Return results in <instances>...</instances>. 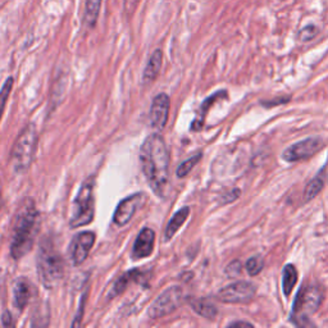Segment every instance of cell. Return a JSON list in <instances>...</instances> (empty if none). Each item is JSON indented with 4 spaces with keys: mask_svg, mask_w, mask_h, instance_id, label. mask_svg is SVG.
Here are the masks:
<instances>
[{
    "mask_svg": "<svg viewBox=\"0 0 328 328\" xmlns=\"http://www.w3.org/2000/svg\"><path fill=\"white\" fill-rule=\"evenodd\" d=\"M140 163L144 176L158 197L167 196L169 188V153L159 134L148 136L140 149Z\"/></svg>",
    "mask_w": 328,
    "mask_h": 328,
    "instance_id": "1",
    "label": "cell"
},
{
    "mask_svg": "<svg viewBox=\"0 0 328 328\" xmlns=\"http://www.w3.org/2000/svg\"><path fill=\"white\" fill-rule=\"evenodd\" d=\"M39 232V211L34 200L27 197L20 204L12 230L11 254L15 259H21L29 254Z\"/></svg>",
    "mask_w": 328,
    "mask_h": 328,
    "instance_id": "2",
    "label": "cell"
},
{
    "mask_svg": "<svg viewBox=\"0 0 328 328\" xmlns=\"http://www.w3.org/2000/svg\"><path fill=\"white\" fill-rule=\"evenodd\" d=\"M37 273L45 288L57 287L64 276V260L49 239L41 241L37 254Z\"/></svg>",
    "mask_w": 328,
    "mask_h": 328,
    "instance_id": "3",
    "label": "cell"
},
{
    "mask_svg": "<svg viewBox=\"0 0 328 328\" xmlns=\"http://www.w3.org/2000/svg\"><path fill=\"white\" fill-rule=\"evenodd\" d=\"M37 148V130L34 123L27 125L18 135L11 154V166L17 173H23L31 166Z\"/></svg>",
    "mask_w": 328,
    "mask_h": 328,
    "instance_id": "4",
    "label": "cell"
},
{
    "mask_svg": "<svg viewBox=\"0 0 328 328\" xmlns=\"http://www.w3.org/2000/svg\"><path fill=\"white\" fill-rule=\"evenodd\" d=\"M322 301L323 291L318 286H308L300 290L294 302L291 320L296 325H301V327L314 325V323L309 320V317L319 309Z\"/></svg>",
    "mask_w": 328,
    "mask_h": 328,
    "instance_id": "5",
    "label": "cell"
},
{
    "mask_svg": "<svg viewBox=\"0 0 328 328\" xmlns=\"http://www.w3.org/2000/svg\"><path fill=\"white\" fill-rule=\"evenodd\" d=\"M95 178L90 177L82 183L77 196L74 199L72 217L69 221L71 229H78L92 222L95 215Z\"/></svg>",
    "mask_w": 328,
    "mask_h": 328,
    "instance_id": "6",
    "label": "cell"
},
{
    "mask_svg": "<svg viewBox=\"0 0 328 328\" xmlns=\"http://www.w3.org/2000/svg\"><path fill=\"white\" fill-rule=\"evenodd\" d=\"M185 300V294L180 286H172L162 292L151 304L148 314L151 319H159L173 313Z\"/></svg>",
    "mask_w": 328,
    "mask_h": 328,
    "instance_id": "7",
    "label": "cell"
},
{
    "mask_svg": "<svg viewBox=\"0 0 328 328\" xmlns=\"http://www.w3.org/2000/svg\"><path fill=\"white\" fill-rule=\"evenodd\" d=\"M257 287L254 283L237 281L220 290L217 299L226 304H245L254 299Z\"/></svg>",
    "mask_w": 328,
    "mask_h": 328,
    "instance_id": "8",
    "label": "cell"
},
{
    "mask_svg": "<svg viewBox=\"0 0 328 328\" xmlns=\"http://www.w3.org/2000/svg\"><path fill=\"white\" fill-rule=\"evenodd\" d=\"M323 146V141L319 137H308L305 140L297 141V143L292 144L291 146H288L285 151H283L282 158L286 162L294 163V162H301L308 158L313 157L317 151H319Z\"/></svg>",
    "mask_w": 328,
    "mask_h": 328,
    "instance_id": "9",
    "label": "cell"
},
{
    "mask_svg": "<svg viewBox=\"0 0 328 328\" xmlns=\"http://www.w3.org/2000/svg\"><path fill=\"white\" fill-rule=\"evenodd\" d=\"M169 116V97L168 95L162 92L153 99L149 113V122L155 131L160 132L167 125Z\"/></svg>",
    "mask_w": 328,
    "mask_h": 328,
    "instance_id": "10",
    "label": "cell"
},
{
    "mask_svg": "<svg viewBox=\"0 0 328 328\" xmlns=\"http://www.w3.org/2000/svg\"><path fill=\"white\" fill-rule=\"evenodd\" d=\"M145 200V195L144 194H134L131 196L126 197L118 204L117 209L113 215V222L118 227H125L130 221L132 220L134 214L136 213L137 209L140 208L141 204Z\"/></svg>",
    "mask_w": 328,
    "mask_h": 328,
    "instance_id": "11",
    "label": "cell"
},
{
    "mask_svg": "<svg viewBox=\"0 0 328 328\" xmlns=\"http://www.w3.org/2000/svg\"><path fill=\"white\" fill-rule=\"evenodd\" d=\"M94 243H95L94 232L85 231L74 236V239L72 240L71 243L69 253H71L72 262H73L76 266L82 264V263L87 259L90 251H91L92 246H94Z\"/></svg>",
    "mask_w": 328,
    "mask_h": 328,
    "instance_id": "12",
    "label": "cell"
},
{
    "mask_svg": "<svg viewBox=\"0 0 328 328\" xmlns=\"http://www.w3.org/2000/svg\"><path fill=\"white\" fill-rule=\"evenodd\" d=\"M155 232L149 227H145L137 235L135 240L134 248H132V258L134 259H144L151 255L154 250Z\"/></svg>",
    "mask_w": 328,
    "mask_h": 328,
    "instance_id": "13",
    "label": "cell"
},
{
    "mask_svg": "<svg viewBox=\"0 0 328 328\" xmlns=\"http://www.w3.org/2000/svg\"><path fill=\"white\" fill-rule=\"evenodd\" d=\"M32 296V285L25 277H20L15 283V304L18 310L26 308Z\"/></svg>",
    "mask_w": 328,
    "mask_h": 328,
    "instance_id": "14",
    "label": "cell"
},
{
    "mask_svg": "<svg viewBox=\"0 0 328 328\" xmlns=\"http://www.w3.org/2000/svg\"><path fill=\"white\" fill-rule=\"evenodd\" d=\"M187 301L195 313L206 318V319L213 320L218 315L217 306L214 305L210 300L203 299V297H190Z\"/></svg>",
    "mask_w": 328,
    "mask_h": 328,
    "instance_id": "15",
    "label": "cell"
},
{
    "mask_svg": "<svg viewBox=\"0 0 328 328\" xmlns=\"http://www.w3.org/2000/svg\"><path fill=\"white\" fill-rule=\"evenodd\" d=\"M163 63V52L157 49L153 54H151L150 59H149L148 64H146L145 69H144L143 80L145 83H151L157 80L158 74H159L160 68H162Z\"/></svg>",
    "mask_w": 328,
    "mask_h": 328,
    "instance_id": "16",
    "label": "cell"
},
{
    "mask_svg": "<svg viewBox=\"0 0 328 328\" xmlns=\"http://www.w3.org/2000/svg\"><path fill=\"white\" fill-rule=\"evenodd\" d=\"M188 214H190V208L188 206H183L182 209L174 214L173 217L171 218V221L167 225L166 232H164V236H166V240H171L172 237L174 236V234L178 231V230L182 227L183 223L187 220Z\"/></svg>",
    "mask_w": 328,
    "mask_h": 328,
    "instance_id": "17",
    "label": "cell"
},
{
    "mask_svg": "<svg viewBox=\"0 0 328 328\" xmlns=\"http://www.w3.org/2000/svg\"><path fill=\"white\" fill-rule=\"evenodd\" d=\"M140 276H141L140 271H137V269L126 272L125 274H122V276H121L120 278L116 281V283L113 285V288H112L111 294H109V297H115L116 295L122 294L126 288L129 287L130 283L134 282V281H139Z\"/></svg>",
    "mask_w": 328,
    "mask_h": 328,
    "instance_id": "18",
    "label": "cell"
},
{
    "mask_svg": "<svg viewBox=\"0 0 328 328\" xmlns=\"http://www.w3.org/2000/svg\"><path fill=\"white\" fill-rule=\"evenodd\" d=\"M103 0H86L85 13H83V23L87 29H94L99 18L100 7Z\"/></svg>",
    "mask_w": 328,
    "mask_h": 328,
    "instance_id": "19",
    "label": "cell"
},
{
    "mask_svg": "<svg viewBox=\"0 0 328 328\" xmlns=\"http://www.w3.org/2000/svg\"><path fill=\"white\" fill-rule=\"evenodd\" d=\"M297 282V271L292 264H287V266L283 268L282 273V288H283V294L286 296L291 294L292 290H294L295 285Z\"/></svg>",
    "mask_w": 328,
    "mask_h": 328,
    "instance_id": "20",
    "label": "cell"
},
{
    "mask_svg": "<svg viewBox=\"0 0 328 328\" xmlns=\"http://www.w3.org/2000/svg\"><path fill=\"white\" fill-rule=\"evenodd\" d=\"M323 187H324V181H323V178H320L319 176L314 177L313 180L306 185L305 190H304V199H305V201H310V200L315 199V197L322 192Z\"/></svg>",
    "mask_w": 328,
    "mask_h": 328,
    "instance_id": "21",
    "label": "cell"
},
{
    "mask_svg": "<svg viewBox=\"0 0 328 328\" xmlns=\"http://www.w3.org/2000/svg\"><path fill=\"white\" fill-rule=\"evenodd\" d=\"M223 96H227V91H218L215 92L214 95H211L210 97H208V99L205 100L203 103V105H201V109H200V115H201V118H199V120L194 121V125H192L191 129L192 130H200L201 127H203V118L204 116L206 115V112H208V109L210 108V105L213 104L214 100H218L220 97H223Z\"/></svg>",
    "mask_w": 328,
    "mask_h": 328,
    "instance_id": "22",
    "label": "cell"
},
{
    "mask_svg": "<svg viewBox=\"0 0 328 328\" xmlns=\"http://www.w3.org/2000/svg\"><path fill=\"white\" fill-rule=\"evenodd\" d=\"M201 157H203V155L199 153V154L194 155V157H191L190 159L185 160L182 164H180V167H178L177 171H176L177 177H180V178L186 177V176H187V174L192 171V168H194V167L196 166L197 163H199V160L201 159Z\"/></svg>",
    "mask_w": 328,
    "mask_h": 328,
    "instance_id": "23",
    "label": "cell"
},
{
    "mask_svg": "<svg viewBox=\"0 0 328 328\" xmlns=\"http://www.w3.org/2000/svg\"><path fill=\"white\" fill-rule=\"evenodd\" d=\"M13 83H15L13 77H9L3 85V87H2V90H0V121H2V117H3L4 109H6L7 101H8L9 95H11Z\"/></svg>",
    "mask_w": 328,
    "mask_h": 328,
    "instance_id": "24",
    "label": "cell"
},
{
    "mask_svg": "<svg viewBox=\"0 0 328 328\" xmlns=\"http://www.w3.org/2000/svg\"><path fill=\"white\" fill-rule=\"evenodd\" d=\"M245 268L248 271L249 276H257L264 268V260H263L262 257H251L246 262Z\"/></svg>",
    "mask_w": 328,
    "mask_h": 328,
    "instance_id": "25",
    "label": "cell"
},
{
    "mask_svg": "<svg viewBox=\"0 0 328 328\" xmlns=\"http://www.w3.org/2000/svg\"><path fill=\"white\" fill-rule=\"evenodd\" d=\"M318 32H319V30H318V27L315 26V25H308L306 27H304L302 30H300L299 32V40L300 41H310L313 40L314 37L317 36Z\"/></svg>",
    "mask_w": 328,
    "mask_h": 328,
    "instance_id": "26",
    "label": "cell"
},
{
    "mask_svg": "<svg viewBox=\"0 0 328 328\" xmlns=\"http://www.w3.org/2000/svg\"><path fill=\"white\" fill-rule=\"evenodd\" d=\"M241 271H243V264L240 260H232L229 266L226 267V274L230 277V278H236L241 274Z\"/></svg>",
    "mask_w": 328,
    "mask_h": 328,
    "instance_id": "27",
    "label": "cell"
},
{
    "mask_svg": "<svg viewBox=\"0 0 328 328\" xmlns=\"http://www.w3.org/2000/svg\"><path fill=\"white\" fill-rule=\"evenodd\" d=\"M240 195H241V190L240 188H234L231 191H229L227 194L222 195V199H221V203L222 204H230L234 203L235 200L239 199Z\"/></svg>",
    "mask_w": 328,
    "mask_h": 328,
    "instance_id": "28",
    "label": "cell"
},
{
    "mask_svg": "<svg viewBox=\"0 0 328 328\" xmlns=\"http://www.w3.org/2000/svg\"><path fill=\"white\" fill-rule=\"evenodd\" d=\"M140 0H125V11L126 15L131 16L135 11H136L137 6H139Z\"/></svg>",
    "mask_w": 328,
    "mask_h": 328,
    "instance_id": "29",
    "label": "cell"
},
{
    "mask_svg": "<svg viewBox=\"0 0 328 328\" xmlns=\"http://www.w3.org/2000/svg\"><path fill=\"white\" fill-rule=\"evenodd\" d=\"M230 327H245V328L249 327V328H251L253 327V324L249 322H234L230 324Z\"/></svg>",
    "mask_w": 328,
    "mask_h": 328,
    "instance_id": "30",
    "label": "cell"
},
{
    "mask_svg": "<svg viewBox=\"0 0 328 328\" xmlns=\"http://www.w3.org/2000/svg\"><path fill=\"white\" fill-rule=\"evenodd\" d=\"M3 324L6 325V327H9V325H12V317L11 314L7 311L6 314L3 315Z\"/></svg>",
    "mask_w": 328,
    "mask_h": 328,
    "instance_id": "31",
    "label": "cell"
},
{
    "mask_svg": "<svg viewBox=\"0 0 328 328\" xmlns=\"http://www.w3.org/2000/svg\"><path fill=\"white\" fill-rule=\"evenodd\" d=\"M3 186H2V181H0V209L3 206Z\"/></svg>",
    "mask_w": 328,
    "mask_h": 328,
    "instance_id": "32",
    "label": "cell"
}]
</instances>
